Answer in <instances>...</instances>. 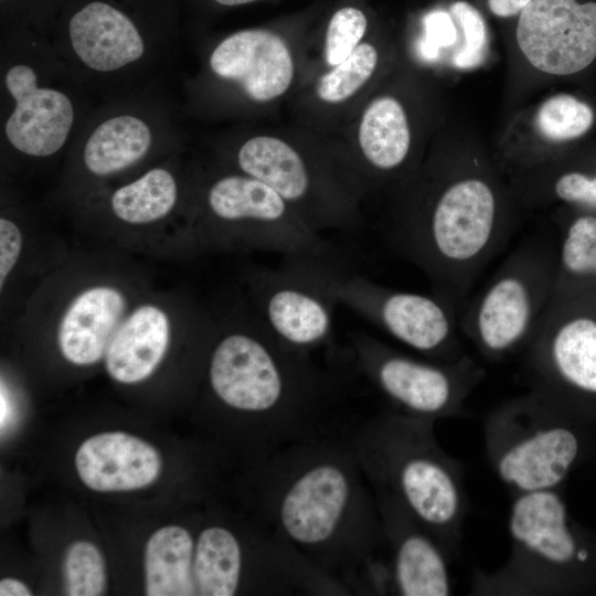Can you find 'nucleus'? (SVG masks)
I'll use <instances>...</instances> for the list:
<instances>
[{"label": "nucleus", "mask_w": 596, "mask_h": 596, "mask_svg": "<svg viewBox=\"0 0 596 596\" xmlns=\"http://www.w3.org/2000/svg\"><path fill=\"white\" fill-rule=\"evenodd\" d=\"M256 468L264 526L310 563L347 585L381 555L376 499L343 435L291 444Z\"/></svg>", "instance_id": "nucleus-1"}, {"label": "nucleus", "mask_w": 596, "mask_h": 596, "mask_svg": "<svg viewBox=\"0 0 596 596\" xmlns=\"http://www.w3.org/2000/svg\"><path fill=\"white\" fill-rule=\"evenodd\" d=\"M209 385L221 404L252 422L256 466L295 443L343 435L341 377L281 344L258 319L215 344Z\"/></svg>", "instance_id": "nucleus-2"}, {"label": "nucleus", "mask_w": 596, "mask_h": 596, "mask_svg": "<svg viewBox=\"0 0 596 596\" xmlns=\"http://www.w3.org/2000/svg\"><path fill=\"white\" fill-rule=\"evenodd\" d=\"M434 424L389 408L343 436L373 491L400 503L455 560L468 511L465 471L438 444Z\"/></svg>", "instance_id": "nucleus-3"}, {"label": "nucleus", "mask_w": 596, "mask_h": 596, "mask_svg": "<svg viewBox=\"0 0 596 596\" xmlns=\"http://www.w3.org/2000/svg\"><path fill=\"white\" fill-rule=\"evenodd\" d=\"M510 235L496 189L487 179L467 175L437 189L426 204L412 206L385 237L427 277L433 294L457 311Z\"/></svg>", "instance_id": "nucleus-4"}, {"label": "nucleus", "mask_w": 596, "mask_h": 596, "mask_svg": "<svg viewBox=\"0 0 596 596\" xmlns=\"http://www.w3.org/2000/svg\"><path fill=\"white\" fill-rule=\"evenodd\" d=\"M510 554L492 572L475 571L471 595L549 596L596 579V538L571 520L557 490L513 494Z\"/></svg>", "instance_id": "nucleus-5"}, {"label": "nucleus", "mask_w": 596, "mask_h": 596, "mask_svg": "<svg viewBox=\"0 0 596 596\" xmlns=\"http://www.w3.org/2000/svg\"><path fill=\"white\" fill-rule=\"evenodd\" d=\"M582 421L530 391L505 400L483 421L487 460L513 494L557 490L585 448Z\"/></svg>", "instance_id": "nucleus-6"}, {"label": "nucleus", "mask_w": 596, "mask_h": 596, "mask_svg": "<svg viewBox=\"0 0 596 596\" xmlns=\"http://www.w3.org/2000/svg\"><path fill=\"white\" fill-rule=\"evenodd\" d=\"M555 260V237L526 240L465 304L459 329L483 358L497 362L525 351L554 296Z\"/></svg>", "instance_id": "nucleus-7"}, {"label": "nucleus", "mask_w": 596, "mask_h": 596, "mask_svg": "<svg viewBox=\"0 0 596 596\" xmlns=\"http://www.w3.org/2000/svg\"><path fill=\"white\" fill-rule=\"evenodd\" d=\"M524 353L530 392L583 419L596 415V291L554 294Z\"/></svg>", "instance_id": "nucleus-8"}, {"label": "nucleus", "mask_w": 596, "mask_h": 596, "mask_svg": "<svg viewBox=\"0 0 596 596\" xmlns=\"http://www.w3.org/2000/svg\"><path fill=\"white\" fill-rule=\"evenodd\" d=\"M348 356L390 404L404 414L436 422L465 413V403L485 379V369L467 353L453 361L405 354L362 331L349 334Z\"/></svg>", "instance_id": "nucleus-9"}, {"label": "nucleus", "mask_w": 596, "mask_h": 596, "mask_svg": "<svg viewBox=\"0 0 596 596\" xmlns=\"http://www.w3.org/2000/svg\"><path fill=\"white\" fill-rule=\"evenodd\" d=\"M342 265L340 256L285 257L279 267L258 274L259 320L281 344L308 355L332 347L338 304L329 284Z\"/></svg>", "instance_id": "nucleus-10"}, {"label": "nucleus", "mask_w": 596, "mask_h": 596, "mask_svg": "<svg viewBox=\"0 0 596 596\" xmlns=\"http://www.w3.org/2000/svg\"><path fill=\"white\" fill-rule=\"evenodd\" d=\"M329 290L337 304L353 310L392 338L433 361L465 354L458 337L457 311L433 296L397 290L348 272L331 276Z\"/></svg>", "instance_id": "nucleus-11"}, {"label": "nucleus", "mask_w": 596, "mask_h": 596, "mask_svg": "<svg viewBox=\"0 0 596 596\" xmlns=\"http://www.w3.org/2000/svg\"><path fill=\"white\" fill-rule=\"evenodd\" d=\"M517 42L536 68L568 75L596 57V2L533 0L520 13Z\"/></svg>", "instance_id": "nucleus-12"}, {"label": "nucleus", "mask_w": 596, "mask_h": 596, "mask_svg": "<svg viewBox=\"0 0 596 596\" xmlns=\"http://www.w3.org/2000/svg\"><path fill=\"white\" fill-rule=\"evenodd\" d=\"M374 496L391 573L392 594L453 595L450 562L454 557L447 549L394 499L375 492Z\"/></svg>", "instance_id": "nucleus-13"}, {"label": "nucleus", "mask_w": 596, "mask_h": 596, "mask_svg": "<svg viewBox=\"0 0 596 596\" xmlns=\"http://www.w3.org/2000/svg\"><path fill=\"white\" fill-rule=\"evenodd\" d=\"M4 84L14 100L4 126L11 146L34 157L60 150L74 121L71 99L57 89L39 86L34 70L26 64L11 66Z\"/></svg>", "instance_id": "nucleus-14"}, {"label": "nucleus", "mask_w": 596, "mask_h": 596, "mask_svg": "<svg viewBox=\"0 0 596 596\" xmlns=\"http://www.w3.org/2000/svg\"><path fill=\"white\" fill-rule=\"evenodd\" d=\"M220 78L235 82L256 102L281 96L294 78V62L286 42L263 29L243 30L224 39L210 56Z\"/></svg>", "instance_id": "nucleus-15"}, {"label": "nucleus", "mask_w": 596, "mask_h": 596, "mask_svg": "<svg viewBox=\"0 0 596 596\" xmlns=\"http://www.w3.org/2000/svg\"><path fill=\"white\" fill-rule=\"evenodd\" d=\"M75 467L82 482L94 491H130L158 479L162 458L155 446L137 436L106 432L79 445Z\"/></svg>", "instance_id": "nucleus-16"}, {"label": "nucleus", "mask_w": 596, "mask_h": 596, "mask_svg": "<svg viewBox=\"0 0 596 596\" xmlns=\"http://www.w3.org/2000/svg\"><path fill=\"white\" fill-rule=\"evenodd\" d=\"M72 47L79 60L98 72H111L138 61L143 39L132 21L105 2H91L68 24Z\"/></svg>", "instance_id": "nucleus-17"}, {"label": "nucleus", "mask_w": 596, "mask_h": 596, "mask_svg": "<svg viewBox=\"0 0 596 596\" xmlns=\"http://www.w3.org/2000/svg\"><path fill=\"white\" fill-rule=\"evenodd\" d=\"M124 295L110 286L81 292L67 307L57 329L62 355L76 365L97 363L123 321Z\"/></svg>", "instance_id": "nucleus-18"}, {"label": "nucleus", "mask_w": 596, "mask_h": 596, "mask_svg": "<svg viewBox=\"0 0 596 596\" xmlns=\"http://www.w3.org/2000/svg\"><path fill=\"white\" fill-rule=\"evenodd\" d=\"M170 341V322L163 310L143 305L124 319L106 353L108 375L125 384L149 377L162 361Z\"/></svg>", "instance_id": "nucleus-19"}, {"label": "nucleus", "mask_w": 596, "mask_h": 596, "mask_svg": "<svg viewBox=\"0 0 596 596\" xmlns=\"http://www.w3.org/2000/svg\"><path fill=\"white\" fill-rule=\"evenodd\" d=\"M575 207L557 222L554 294L596 291V209Z\"/></svg>", "instance_id": "nucleus-20"}, {"label": "nucleus", "mask_w": 596, "mask_h": 596, "mask_svg": "<svg viewBox=\"0 0 596 596\" xmlns=\"http://www.w3.org/2000/svg\"><path fill=\"white\" fill-rule=\"evenodd\" d=\"M195 542L180 525H166L148 539L145 547L147 596L198 595L193 577Z\"/></svg>", "instance_id": "nucleus-21"}, {"label": "nucleus", "mask_w": 596, "mask_h": 596, "mask_svg": "<svg viewBox=\"0 0 596 596\" xmlns=\"http://www.w3.org/2000/svg\"><path fill=\"white\" fill-rule=\"evenodd\" d=\"M359 145L364 160L376 172L389 173L402 167L409 152L411 134L397 99L381 96L370 103L361 118Z\"/></svg>", "instance_id": "nucleus-22"}, {"label": "nucleus", "mask_w": 596, "mask_h": 596, "mask_svg": "<svg viewBox=\"0 0 596 596\" xmlns=\"http://www.w3.org/2000/svg\"><path fill=\"white\" fill-rule=\"evenodd\" d=\"M152 142L149 126L139 117L118 115L106 119L87 139L83 159L89 172L108 175L146 156Z\"/></svg>", "instance_id": "nucleus-23"}, {"label": "nucleus", "mask_w": 596, "mask_h": 596, "mask_svg": "<svg viewBox=\"0 0 596 596\" xmlns=\"http://www.w3.org/2000/svg\"><path fill=\"white\" fill-rule=\"evenodd\" d=\"M241 542L231 530L222 525L203 529L195 541L193 558L198 595H235L241 587Z\"/></svg>", "instance_id": "nucleus-24"}, {"label": "nucleus", "mask_w": 596, "mask_h": 596, "mask_svg": "<svg viewBox=\"0 0 596 596\" xmlns=\"http://www.w3.org/2000/svg\"><path fill=\"white\" fill-rule=\"evenodd\" d=\"M178 196L173 175L155 168L137 180L117 189L110 200L114 214L130 224H147L168 215Z\"/></svg>", "instance_id": "nucleus-25"}, {"label": "nucleus", "mask_w": 596, "mask_h": 596, "mask_svg": "<svg viewBox=\"0 0 596 596\" xmlns=\"http://www.w3.org/2000/svg\"><path fill=\"white\" fill-rule=\"evenodd\" d=\"M594 114L584 102L567 94L547 98L538 109L535 126L550 141H567L584 135L593 125Z\"/></svg>", "instance_id": "nucleus-26"}, {"label": "nucleus", "mask_w": 596, "mask_h": 596, "mask_svg": "<svg viewBox=\"0 0 596 596\" xmlns=\"http://www.w3.org/2000/svg\"><path fill=\"white\" fill-rule=\"evenodd\" d=\"M64 593L68 596L104 595L107 585L106 563L100 551L88 541H75L63 561Z\"/></svg>", "instance_id": "nucleus-27"}, {"label": "nucleus", "mask_w": 596, "mask_h": 596, "mask_svg": "<svg viewBox=\"0 0 596 596\" xmlns=\"http://www.w3.org/2000/svg\"><path fill=\"white\" fill-rule=\"evenodd\" d=\"M376 64L375 47L360 43L347 58L320 78L317 95L326 103H341L350 98L371 77Z\"/></svg>", "instance_id": "nucleus-28"}, {"label": "nucleus", "mask_w": 596, "mask_h": 596, "mask_svg": "<svg viewBox=\"0 0 596 596\" xmlns=\"http://www.w3.org/2000/svg\"><path fill=\"white\" fill-rule=\"evenodd\" d=\"M450 14L461 33V41L453 58L454 64L459 68L480 65L488 49V33L482 15L466 1L455 2Z\"/></svg>", "instance_id": "nucleus-29"}, {"label": "nucleus", "mask_w": 596, "mask_h": 596, "mask_svg": "<svg viewBox=\"0 0 596 596\" xmlns=\"http://www.w3.org/2000/svg\"><path fill=\"white\" fill-rule=\"evenodd\" d=\"M368 21L356 8L345 7L331 18L324 43V57L330 66H336L347 58L360 44Z\"/></svg>", "instance_id": "nucleus-30"}, {"label": "nucleus", "mask_w": 596, "mask_h": 596, "mask_svg": "<svg viewBox=\"0 0 596 596\" xmlns=\"http://www.w3.org/2000/svg\"><path fill=\"white\" fill-rule=\"evenodd\" d=\"M555 199L567 205L596 209V178L573 169L561 172L552 183Z\"/></svg>", "instance_id": "nucleus-31"}, {"label": "nucleus", "mask_w": 596, "mask_h": 596, "mask_svg": "<svg viewBox=\"0 0 596 596\" xmlns=\"http://www.w3.org/2000/svg\"><path fill=\"white\" fill-rule=\"evenodd\" d=\"M22 248V235L10 220L0 219V288L14 267Z\"/></svg>", "instance_id": "nucleus-32"}, {"label": "nucleus", "mask_w": 596, "mask_h": 596, "mask_svg": "<svg viewBox=\"0 0 596 596\" xmlns=\"http://www.w3.org/2000/svg\"><path fill=\"white\" fill-rule=\"evenodd\" d=\"M426 25L430 34L435 36L438 45H451L456 42L458 34L455 20L446 12L430 13L426 19Z\"/></svg>", "instance_id": "nucleus-33"}, {"label": "nucleus", "mask_w": 596, "mask_h": 596, "mask_svg": "<svg viewBox=\"0 0 596 596\" xmlns=\"http://www.w3.org/2000/svg\"><path fill=\"white\" fill-rule=\"evenodd\" d=\"M533 0H488L490 11L502 18L521 12Z\"/></svg>", "instance_id": "nucleus-34"}, {"label": "nucleus", "mask_w": 596, "mask_h": 596, "mask_svg": "<svg viewBox=\"0 0 596 596\" xmlns=\"http://www.w3.org/2000/svg\"><path fill=\"white\" fill-rule=\"evenodd\" d=\"M1 596H30L32 592L21 581L15 578H3L0 581Z\"/></svg>", "instance_id": "nucleus-35"}, {"label": "nucleus", "mask_w": 596, "mask_h": 596, "mask_svg": "<svg viewBox=\"0 0 596 596\" xmlns=\"http://www.w3.org/2000/svg\"><path fill=\"white\" fill-rule=\"evenodd\" d=\"M214 1H216L217 3L223 4V6H240V4H246V3H249V2H254V1H257V0H214Z\"/></svg>", "instance_id": "nucleus-36"}]
</instances>
